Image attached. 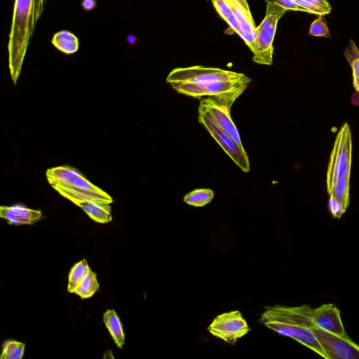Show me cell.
<instances>
[{
    "instance_id": "9a60e30c",
    "label": "cell",
    "mask_w": 359,
    "mask_h": 359,
    "mask_svg": "<svg viewBox=\"0 0 359 359\" xmlns=\"http://www.w3.org/2000/svg\"><path fill=\"white\" fill-rule=\"evenodd\" d=\"M74 204L96 222L105 224L112 220L111 208L109 204L96 201H78Z\"/></svg>"
},
{
    "instance_id": "484cf974",
    "label": "cell",
    "mask_w": 359,
    "mask_h": 359,
    "mask_svg": "<svg viewBox=\"0 0 359 359\" xmlns=\"http://www.w3.org/2000/svg\"><path fill=\"white\" fill-rule=\"evenodd\" d=\"M309 34L314 36H325L330 38L329 29L323 15H318L310 26Z\"/></svg>"
},
{
    "instance_id": "4fadbf2b",
    "label": "cell",
    "mask_w": 359,
    "mask_h": 359,
    "mask_svg": "<svg viewBox=\"0 0 359 359\" xmlns=\"http://www.w3.org/2000/svg\"><path fill=\"white\" fill-rule=\"evenodd\" d=\"M313 323L322 330L340 336H347L339 310L333 304H324L313 309Z\"/></svg>"
},
{
    "instance_id": "d6986e66",
    "label": "cell",
    "mask_w": 359,
    "mask_h": 359,
    "mask_svg": "<svg viewBox=\"0 0 359 359\" xmlns=\"http://www.w3.org/2000/svg\"><path fill=\"white\" fill-rule=\"evenodd\" d=\"M297 7V11H303L318 15H325L331 11L327 0H290Z\"/></svg>"
},
{
    "instance_id": "6da1fadb",
    "label": "cell",
    "mask_w": 359,
    "mask_h": 359,
    "mask_svg": "<svg viewBox=\"0 0 359 359\" xmlns=\"http://www.w3.org/2000/svg\"><path fill=\"white\" fill-rule=\"evenodd\" d=\"M313 309L306 304L299 306H266L259 321L279 334L294 339L327 359L311 330V325L313 323Z\"/></svg>"
},
{
    "instance_id": "cb8c5ba5",
    "label": "cell",
    "mask_w": 359,
    "mask_h": 359,
    "mask_svg": "<svg viewBox=\"0 0 359 359\" xmlns=\"http://www.w3.org/2000/svg\"><path fill=\"white\" fill-rule=\"evenodd\" d=\"M345 55L352 69L353 86L359 93V49L352 40L345 50Z\"/></svg>"
},
{
    "instance_id": "9c48e42d",
    "label": "cell",
    "mask_w": 359,
    "mask_h": 359,
    "mask_svg": "<svg viewBox=\"0 0 359 359\" xmlns=\"http://www.w3.org/2000/svg\"><path fill=\"white\" fill-rule=\"evenodd\" d=\"M213 337L233 344L250 330L240 311L225 312L216 316L207 328Z\"/></svg>"
},
{
    "instance_id": "ac0fdd59",
    "label": "cell",
    "mask_w": 359,
    "mask_h": 359,
    "mask_svg": "<svg viewBox=\"0 0 359 359\" xmlns=\"http://www.w3.org/2000/svg\"><path fill=\"white\" fill-rule=\"evenodd\" d=\"M51 42L57 49L65 54H72L79 48V39L73 33L67 30L55 33Z\"/></svg>"
},
{
    "instance_id": "52a82bcc",
    "label": "cell",
    "mask_w": 359,
    "mask_h": 359,
    "mask_svg": "<svg viewBox=\"0 0 359 359\" xmlns=\"http://www.w3.org/2000/svg\"><path fill=\"white\" fill-rule=\"evenodd\" d=\"M352 139L349 125L345 123L338 132L331 151L327 172V191L328 194L337 182L339 176L351 163Z\"/></svg>"
},
{
    "instance_id": "7a4b0ae2",
    "label": "cell",
    "mask_w": 359,
    "mask_h": 359,
    "mask_svg": "<svg viewBox=\"0 0 359 359\" xmlns=\"http://www.w3.org/2000/svg\"><path fill=\"white\" fill-rule=\"evenodd\" d=\"M47 0H15L8 39V66L14 84L20 74L22 63L36 23Z\"/></svg>"
},
{
    "instance_id": "ba28073f",
    "label": "cell",
    "mask_w": 359,
    "mask_h": 359,
    "mask_svg": "<svg viewBox=\"0 0 359 359\" xmlns=\"http://www.w3.org/2000/svg\"><path fill=\"white\" fill-rule=\"evenodd\" d=\"M319 344L327 359H359V346L348 336H340L320 329L314 323L311 325Z\"/></svg>"
},
{
    "instance_id": "5b68a950",
    "label": "cell",
    "mask_w": 359,
    "mask_h": 359,
    "mask_svg": "<svg viewBox=\"0 0 359 359\" xmlns=\"http://www.w3.org/2000/svg\"><path fill=\"white\" fill-rule=\"evenodd\" d=\"M266 11L264 20L256 27L255 53L253 61L260 65L273 63V42L278 22L288 10L271 0H266Z\"/></svg>"
},
{
    "instance_id": "7c38bea8",
    "label": "cell",
    "mask_w": 359,
    "mask_h": 359,
    "mask_svg": "<svg viewBox=\"0 0 359 359\" xmlns=\"http://www.w3.org/2000/svg\"><path fill=\"white\" fill-rule=\"evenodd\" d=\"M228 1L239 26V36L254 54L255 53L256 27L249 5L246 0Z\"/></svg>"
},
{
    "instance_id": "3957f363",
    "label": "cell",
    "mask_w": 359,
    "mask_h": 359,
    "mask_svg": "<svg viewBox=\"0 0 359 359\" xmlns=\"http://www.w3.org/2000/svg\"><path fill=\"white\" fill-rule=\"evenodd\" d=\"M47 180L61 196L74 203L96 201L110 204L112 198L88 180L78 170L69 165L51 168L46 172Z\"/></svg>"
},
{
    "instance_id": "603a6c76",
    "label": "cell",
    "mask_w": 359,
    "mask_h": 359,
    "mask_svg": "<svg viewBox=\"0 0 359 359\" xmlns=\"http://www.w3.org/2000/svg\"><path fill=\"white\" fill-rule=\"evenodd\" d=\"M214 194V191L210 189H196L187 194L184 201L189 205L203 207L211 202Z\"/></svg>"
},
{
    "instance_id": "277c9868",
    "label": "cell",
    "mask_w": 359,
    "mask_h": 359,
    "mask_svg": "<svg viewBox=\"0 0 359 359\" xmlns=\"http://www.w3.org/2000/svg\"><path fill=\"white\" fill-rule=\"evenodd\" d=\"M251 79L246 77L233 81H219L205 83H177L171 86L179 93L195 98L208 97L231 107L247 88Z\"/></svg>"
},
{
    "instance_id": "4316f807",
    "label": "cell",
    "mask_w": 359,
    "mask_h": 359,
    "mask_svg": "<svg viewBox=\"0 0 359 359\" xmlns=\"http://www.w3.org/2000/svg\"><path fill=\"white\" fill-rule=\"evenodd\" d=\"M329 208L334 217L340 218L346 210V208L337 199L334 197H330Z\"/></svg>"
},
{
    "instance_id": "44dd1931",
    "label": "cell",
    "mask_w": 359,
    "mask_h": 359,
    "mask_svg": "<svg viewBox=\"0 0 359 359\" xmlns=\"http://www.w3.org/2000/svg\"><path fill=\"white\" fill-rule=\"evenodd\" d=\"M214 8L219 15L226 22L230 28L238 35L240 34L239 26L228 0H211Z\"/></svg>"
},
{
    "instance_id": "7402d4cb",
    "label": "cell",
    "mask_w": 359,
    "mask_h": 359,
    "mask_svg": "<svg viewBox=\"0 0 359 359\" xmlns=\"http://www.w3.org/2000/svg\"><path fill=\"white\" fill-rule=\"evenodd\" d=\"M100 287L97 280V274L90 270L87 275L84 277L74 292L81 299H87L91 297Z\"/></svg>"
},
{
    "instance_id": "2e32d148",
    "label": "cell",
    "mask_w": 359,
    "mask_h": 359,
    "mask_svg": "<svg viewBox=\"0 0 359 359\" xmlns=\"http://www.w3.org/2000/svg\"><path fill=\"white\" fill-rule=\"evenodd\" d=\"M103 322L116 345L122 348L125 344V334L122 323L114 309H108L103 314Z\"/></svg>"
},
{
    "instance_id": "8992f818",
    "label": "cell",
    "mask_w": 359,
    "mask_h": 359,
    "mask_svg": "<svg viewBox=\"0 0 359 359\" xmlns=\"http://www.w3.org/2000/svg\"><path fill=\"white\" fill-rule=\"evenodd\" d=\"M242 73L204 66L180 67L172 69L166 81L169 83H205L219 81H233L246 78Z\"/></svg>"
},
{
    "instance_id": "30bf717a",
    "label": "cell",
    "mask_w": 359,
    "mask_h": 359,
    "mask_svg": "<svg viewBox=\"0 0 359 359\" xmlns=\"http://www.w3.org/2000/svg\"><path fill=\"white\" fill-rule=\"evenodd\" d=\"M198 121L204 126L209 133L219 143L225 152L243 171L250 170V163L243 145L238 144L231 137L221 129L210 118L198 114Z\"/></svg>"
},
{
    "instance_id": "e0dca14e",
    "label": "cell",
    "mask_w": 359,
    "mask_h": 359,
    "mask_svg": "<svg viewBox=\"0 0 359 359\" xmlns=\"http://www.w3.org/2000/svg\"><path fill=\"white\" fill-rule=\"evenodd\" d=\"M351 164H348L341 172L339 178L329 193L330 196L340 201L346 208L349 204V179Z\"/></svg>"
},
{
    "instance_id": "ffe728a7",
    "label": "cell",
    "mask_w": 359,
    "mask_h": 359,
    "mask_svg": "<svg viewBox=\"0 0 359 359\" xmlns=\"http://www.w3.org/2000/svg\"><path fill=\"white\" fill-rule=\"evenodd\" d=\"M90 270L86 259L76 263L70 270L68 277L67 292H74L80 283Z\"/></svg>"
},
{
    "instance_id": "8fae6325",
    "label": "cell",
    "mask_w": 359,
    "mask_h": 359,
    "mask_svg": "<svg viewBox=\"0 0 359 359\" xmlns=\"http://www.w3.org/2000/svg\"><path fill=\"white\" fill-rule=\"evenodd\" d=\"M231 106L208 97L201 99L198 114L210 118L221 129L242 145L238 131L230 116Z\"/></svg>"
},
{
    "instance_id": "d4e9b609",
    "label": "cell",
    "mask_w": 359,
    "mask_h": 359,
    "mask_svg": "<svg viewBox=\"0 0 359 359\" xmlns=\"http://www.w3.org/2000/svg\"><path fill=\"white\" fill-rule=\"evenodd\" d=\"M25 344L15 340H6L2 345L1 359H21Z\"/></svg>"
},
{
    "instance_id": "5bb4252c",
    "label": "cell",
    "mask_w": 359,
    "mask_h": 359,
    "mask_svg": "<svg viewBox=\"0 0 359 359\" xmlns=\"http://www.w3.org/2000/svg\"><path fill=\"white\" fill-rule=\"evenodd\" d=\"M0 217L12 225L34 224L42 218V212L39 210L30 209L20 204L1 205Z\"/></svg>"
},
{
    "instance_id": "f1b7e54d",
    "label": "cell",
    "mask_w": 359,
    "mask_h": 359,
    "mask_svg": "<svg viewBox=\"0 0 359 359\" xmlns=\"http://www.w3.org/2000/svg\"><path fill=\"white\" fill-rule=\"evenodd\" d=\"M127 41L128 43L133 45L136 43L137 38L134 35L130 34L127 37Z\"/></svg>"
},
{
    "instance_id": "83f0119b",
    "label": "cell",
    "mask_w": 359,
    "mask_h": 359,
    "mask_svg": "<svg viewBox=\"0 0 359 359\" xmlns=\"http://www.w3.org/2000/svg\"><path fill=\"white\" fill-rule=\"evenodd\" d=\"M82 8L86 11H91L96 6L95 0H83L81 3Z\"/></svg>"
}]
</instances>
